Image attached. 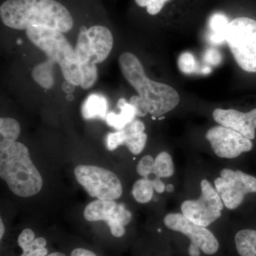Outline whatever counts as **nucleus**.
I'll list each match as a JSON object with an SVG mask.
<instances>
[{
  "label": "nucleus",
  "mask_w": 256,
  "mask_h": 256,
  "mask_svg": "<svg viewBox=\"0 0 256 256\" xmlns=\"http://www.w3.org/2000/svg\"><path fill=\"white\" fill-rule=\"evenodd\" d=\"M166 228L186 236L206 255H214L218 252L220 244L208 229L188 220L182 214L172 213L164 217Z\"/></svg>",
  "instance_id": "11"
},
{
  "label": "nucleus",
  "mask_w": 256,
  "mask_h": 256,
  "mask_svg": "<svg viewBox=\"0 0 256 256\" xmlns=\"http://www.w3.org/2000/svg\"><path fill=\"white\" fill-rule=\"evenodd\" d=\"M178 67L180 72L184 74H192L198 72V64L196 58L192 53L183 52L178 58Z\"/></svg>",
  "instance_id": "24"
},
{
  "label": "nucleus",
  "mask_w": 256,
  "mask_h": 256,
  "mask_svg": "<svg viewBox=\"0 0 256 256\" xmlns=\"http://www.w3.org/2000/svg\"><path fill=\"white\" fill-rule=\"evenodd\" d=\"M201 249L200 248L194 244H190V247H188V254L190 256H200L201 255V252H200Z\"/></svg>",
  "instance_id": "36"
},
{
  "label": "nucleus",
  "mask_w": 256,
  "mask_h": 256,
  "mask_svg": "<svg viewBox=\"0 0 256 256\" xmlns=\"http://www.w3.org/2000/svg\"><path fill=\"white\" fill-rule=\"evenodd\" d=\"M46 256H66L63 252H54L50 254H47Z\"/></svg>",
  "instance_id": "40"
},
{
  "label": "nucleus",
  "mask_w": 256,
  "mask_h": 256,
  "mask_svg": "<svg viewBox=\"0 0 256 256\" xmlns=\"http://www.w3.org/2000/svg\"><path fill=\"white\" fill-rule=\"evenodd\" d=\"M82 74V82L80 87L84 89H88L95 84L98 79V69L94 60L87 64L80 65Z\"/></svg>",
  "instance_id": "23"
},
{
  "label": "nucleus",
  "mask_w": 256,
  "mask_h": 256,
  "mask_svg": "<svg viewBox=\"0 0 256 256\" xmlns=\"http://www.w3.org/2000/svg\"><path fill=\"white\" fill-rule=\"evenodd\" d=\"M174 172V163L169 153L162 152L154 160V172L156 178H168Z\"/></svg>",
  "instance_id": "21"
},
{
  "label": "nucleus",
  "mask_w": 256,
  "mask_h": 256,
  "mask_svg": "<svg viewBox=\"0 0 256 256\" xmlns=\"http://www.w3.org/2000/svg\"><path fill=\"white\" fill-rule=\"evenodd\" d=\"M89 41L95 64L102 63L110 54L114 45V37L108 28L96 25L88 30Z\"/></svg>",
  "instance_id": "13"
},
{
  "label": "nucleus",
  "mask_w": 256,
  "mask_h": 256,
  "mask_svg": "<svg viewBox=\"0 0 256 256\" xmlns=\"http://www.w3.org/2000/svg\"><path fill=\"white\" fill-rule=\"evenodd\" d=\"M84 216L88 222H106L111 234L120 238L126 233L124 227L132 220V214L122 204L108 200H95L87 205Z\"/></svg>",
  "instance_id": "9"
},
{
  "label": "nucleus",
  "mask_w": 256,
  "mask_h": 256,
  "mask_svg": "<svg viewBox=\"0 0 256 256\" xmlns=\"http://www.w3.org/2000/svg\"><path fill=\"white\" fill-rule=\"evenodd\" d=\"M75 88L76 86L74 84L66 80L62 85V90L67 94H73L74 90H75Z\"/></svg>",
  "instance_id": "35"
},
{
  "label": "nucleus",
  "mask_w": 256,
  "mask_h": 256,
  "mask_svg": "<svg viewBox=\"0 0 256 256\" xmlns=\"http://www.w3.org/2000/svg\"><path fill=\"white\" fill-rule=\"evenodd\" d=\"M174 190V186H173L171 184H169L166 185V191L169 192V193H172Z\"/></svg>",
  "instance_id": "39"
},
{
  "label": "nucleus",
  "mask_w": 256,
  "mask_h": 256,
  "mask_svg": "<svg viewBox=\"0 0 256 256\" xmlns=\"http://www.w3.org/2000/svg\"><path fill=\"white\" fill-rule=\"evenodd\" d=\"M200 72H201L202 74H205V75H206V74H210V72H212V68L206 66L203 67V68L201 69Z\"/></svg>",
  "instance_id": "38"
},
{
  "label": "nucleus",
  "mask_w": 256,
  "mask_h": 256,
  "mask_svg": "<svg viewBox=\"0 0 256 256\" xmlns=\"http://www.w3.org/2000/svg\"><path fill=\"white\" fill-rule=\"evenodd\" d=\"M118 108L120 110L119 114L111 112L107 114L106 121L108 126L114 128L118 130H124L133 120L136 119V110L133 106L124 98L118 101Z\"/></svg>",
  "instance_id": "14"
},
{
  "label": "nucleus",
  "mask_w": 256,
  "mask_h": 256,
  "mask_svg": "<svg viewBox=\"0 0 256 256\" xmlns=\"http://www.w3.org/2000/svg\"><path fill=\"white\" fill-rule=\"evenodd\" d=\"M126 138H127V134L124 130H121L116 132L109 133L106 140L107 149L110 151L114 150L119 146L124 144Z\"/></svg>",
  "instance_id": "26"
},
{
  "label": "nucleus",
  "mask_w": 256,
  "mask_h": 256,
  "mask_svg": "<svg viewBox=\"0 0 256 256\" xmlns=\"http://www.w3.org/2000/svg\"><path fill=\"white\" fill-rule=\"evenodd\" d=\"M236 248L240 256H256V230L242 229L236 234Z\"/></svg>",
  "instance_id": "16"
},
{
  "label": "nucleus",
  "mask_w": 256,
  "mask_h": 256,
  "mask_svg": "<svg viewBox=\"0 0 256 256\" xmlns=\"http://www.w3.org/2000/svg\"><path fill=\"white\" fill-rule=\"evenodd\" d=\"M30 41L46 55L54 64H58L66 80L80 86L82 74L75 50L62 32L52 28L32 26L26 30Z\"/></svg>",
  "instance_id": "4"
},
{
  "label": "nucleus",
  "mask_w": 256,
  "mask_h": 256,
  "mask_svg": "<svg viewBox=\"0 0 256 256\" xmlns=\"http://www.w3.org/2000/svg\"><path fill=\"white\" fill-rule=\"evenodd\" d=\"M154 160L150 156H143L137 166L138 174L143 178H148L154 172Z\"/></svg>",
  "instance_id": "28"
},
{
  "label": "nucleus",
  "mask_w": 256,
  "mask_h": 256,
  "mask_svg": "<svg viewBox=\"0 0 256 256\" xmlns=\"http://www.w3.org/2000/svg\"><path fill=\"white\" fill-rule=\"evenodd\" d=\"M151 182L153 188L158 193L162 194L166 190L164 184L160 180L159 178H154V180H151Z\"/></svg>",
  "instance_id": "34"
},
{
  "label": "nucleus",
  "mask_w": 256,
  "mask_h": 256,
  "mask_svg": "<svg viewBox=\"0 0 256 256\" xmlns=\"http://www.w3.org/2000/svg\"><path fill=\"white\" fill-rule=\"evenodd\" d=\"M75 52L80 65L88 63L92 60L94 62V54L88 35V28L86 26H82L80 28Z\"/></svg>",
  "instance_id": "20"
},
{
  "label": "nucleus",
  "mask_w": 256,
  "mask_h": 256,
  "mask_svg": "<svg viewBox=\"0 0 256 256\" xmlns=\"http://www.w3.org/2000/svg\"><path fill=\"white\" fill-rule=\"evenodd\" d=\"M158 232H161V229H158Z\"/></svg>",
  "instance_id": "42"
},
{
  "label": "nucleus",
  "mask_w": 256,
  "mask_h": 256,
  "mask_svg": "<svg viewBox=\"0 0 256 256\" xmlns=\"http://www.w3.org/2000/svg\"><path fill=\"white\" fill-rule=\"evenodd\" d=\"M70 256H97V255L92 250L78 248L74 249L70 254Z\"/></svg>",
  "instance_id": "33"
},
{
  "label": "nucleus",
  "mask_w": 256,
  "mask_h": 256,
  "mask_svg": "<svg viewBox=\"0 0 256 256\" xmlns=\"http://www.w3.org/2000/svg\"><path fill=\"white\" fill-rule=\"evenodd\" d=\"M66 100L68 101V102H72V101L74 100L75 99V97L73 95V94H67L66 97Z\"/></svg>",
  "instance_id": "41"
},
{
  "label": "nucleus",
  "mask_w": 256,
  "mask_h": 256,
  "mask_svg": "<svg viewBox=\"0 0 256 256\" xmlns=\"http://www.w3.org/2000/svg\"><path fill=\"white\" fill-rule=\"evenodd\" d=\"M146 139L148 136L144 132L138 134H130L127 136L124 146H127L132 154L138 156L144 150L146 146Z\"/></svg>",
  "instance_id": "25"
},
{
  "label": "nucleus",
  "mask_w": 256,
  "mask_h": 256,
  "mask_svg": "<svg viewBox=\"0 0 256 256\" xmlns=\"http://www.w3.org/2000/svg\"><path fill=\"white\" fill-rule=\"evenodd\" d=\"M0 18L6 26L18 30L40 26L66 33L74 26L68 10L56 0H6L0 6Z\"/></svg>",
  "instance_id": "2"
},
{
  "label": "nucleus",
  "mask_w": 256,
  "mask_h": 256,
  "mask_svg": "<svg viewBox=\"0 0 256 256\" xmlns=\"http://www.w3.org/2000/svg\"><path fill=\"white\" fill-rule=\"evenodd\" d=\"M206 138L216 156L225 159L238 158L252 149V142L236 131L224 126H215L207 131Z\"/></svg>",
  "instance_id": "10"
},
{
  "label": "nucleus",
  "mask_w": 256,
  "mask_h": 256,
  "mask_svg": "<svg viewBox=\"0 0 256 256\" xmlns=\"http://www.w3.org/2000/svg\"><path fill=\"white\" fill-rule=\"evenodd\" d=\"M226 42L237 64L245 72H256V21L234 18L228 24Z\"/></svg>",
  "instance_id": "5"
},
{
  "label": "nucleus",
  "mask_w": 256,
  "mask_h": 256,
  "mask_svg": "<svg viewBox=\"0 0 256 256\" xmlns=\"http://www.w3.org/2000/svg\"><path fill=\"white\" fill-rule=\"evenodd\" d=\"M201 190L198 200H186L182 204V214L194 223L207 227L220 218L224 204L208 180H202Z\"/></svg>",
  "instance_id": "7"
},
{
  "label": "nucleus",
  "mask_w": 256,
  "mask_h": 256,
  "mask_svg": "<svg viewBox=\"0 0 256 256\" xmlns=\"http://www.w3.org/2000/svg\"><path fill=\"white\" fill-rule=\"evenodd\" d=\"M124 130L127 136L141 134V133L144 132L146 126H144V124H143L142 121L134 119L130 124H128Z\"/></svg>",
  "instance_id": "31"
},
{
  "label": "nucleus",
  "mask_w": 256,
  "mask_h": 256,
  "mask_svg": "<svg viewBox=\"0 0 256 256\" xmlns=\"http://www.w3.org/2000/svg\"><path fill=\"white\" fill-rule=\"evenodd\" d=\"M220 178H216V190L228 210L238 208L244 201L246 195L256 192V178L240 170L223 169Z\"/></svg>",
  "instance_id": "8"
},
{
  "label": "nucleus",
  "mask_w": 256,
  "mask_h": 256,
  "mask_svg": "<svg viewBox=\"0 0 256 256\" xmlns=\"http://www.w3.org/2000/svg\"><path fill=\"white\" fill-rule=\"evenodd\" d=\"M74 174L78 182L94 198L114 201L122 196V184L110 170L92 165H78Z\"/></svg>",
  "instance_id": "6"
},
{
  "label": "nucleus",
  "mask_w": 256,
  "mask_h": 256,
  "mask_svg": "<svg viewBox=\"0 0 256 256\" xmlns=\"http://www.w3.org/2000/svg\"><path fill=\"white\" fill-rule=\"evenodd\" d=\"M118 62L122 76L139 94L128 102L134 108L136 116L144 117L150 114L160 117L178 106L180 99L178 92L169 85L148 78L136 55L124 52L120 56Z\"/></svg>",
  "instance_id": "1"
},
{
  "label": "nucleus",
  "mask_w": 256,
  "mask_h": 256,
  "mask_svg": "<svg viewBox=\"0 0 256 256\" xmlns=\"http://www.w3.org/2000/svg\"><path fill=\"white\" fill-rule=\"evenodd\" d=\"M0 176L10 191L24 198L37 194L43 186L28 148L21 142H14L0 150Z\"/></svg>",
  "instance_id": "3"
},
{
  "label": "nucleus",
  "mask_w": 256,
  "mask_h": 256,
  "mask_svg": "<svg viewBox=\"0 0 256 256\" xmlns=\"http://www.w3.org/2000/svg\"><path fill=\"white\" fill-rule=\"evenodd\" d=\"M4 223H3L2 220H0V238L2 239L3 236H4Z\"/></svg>",
  "instance_id": "37"
},
{
  "label": "nucleus",
  "mask_w": 256,
  "mask_h": 256,
  "mask_svg": "<svg viewBox=\"0 0 256 256\" xmlns=\"http://www.w3.org/2000/svg\"><path fill=\"white\" fill-rule=\"evenodd\" d=\"M154 194V188L151 180L148 178L138 180L133 184L132 194L134 200L141 204L150 202Z\"/></svg>",
  "instance_id": "22"
},
{
  "label": "nucleus",
  "mask_w": 256,
  "mask_h": 256,
  "mask_svg": "<svg viewBox=\"0 0 256 256\" xmlns=\"http://www.w3.org/2000/svg\"><path fill=\"white\" fill-rule=\"evenodd\" d=\"M20 132L21 128L16 120L2 118L0 119V150L16 142Z\"/></svg>",
  "instance_id": "17"
},
{
  "label": "nucleus",
  "mask_w": 256,
  "mask_h": 256,
  "mask_svg": "<svg viewBox=\"0 0 256 256\" xmlns=\"http://www.w3.org/2000/svg\"><path fill=\"white\" fill-rule=\"evenodd\" d=\"M107 110V99L99 94H92L89 96L82 105V116L85 120H106Z\"/></svg>",
  "instance_id": "15"
},
{
  "label": "nucleus",
  "mask_w": 256,
  "mask_h": 256,
  "mask_svg": "<svg viewBox=\"0 0 256 256\" xmlns=\"http://www.w3.org/2000/svg\"><path fill=\"white\" fill-rule=\"evenodd\" d=\"M54 64L48 60L44 63L38 64L32 70V78L44 88H52L54 84Z\"/></svg>",
  "instance_id": "19"
},
{
  "label": "nucleus",
  "mask_w": 256,
  "mask_h": 256,
  "mask_svg": "<svg viewBox=\"0 0 256 256\" xmlns=\"http://www.w3.org/2000/svg\"><path fill=\"white\" fill-rule=\"evenodd\" d=\"M213 118L217 124L236 131L248 139H255L256 108L248 112L228 109L217 108L214 111Z\"/></svg>",
  "instance_id": "12"
},
{
  "label": "nucleus",
  "mask_w": 256,
  "mask_h": 256,
  "mask_svg": "<svg viewBox=\"0 0 256 256\" xmlns=\"http://www.w3.org/2000/svg\"><path fill=\"white\" fill-rule=\"evenodd\" d=\"M48 254V249L46 248H44L34 249L32 248L28 252H23L21 256H46Z\"/></svg>",
  "instance_id": "32"
},
{
  "label": "nucleus",
  "mask_w": 256,
  "mask_h": 256,
  "mask_svg": "<svg viewBox=\"0 0 256 256\" xmlns=\"http://www.w3.org/2000/svg\"><path fill=\"white\" fill-rule=\"evenodd\" d=\"M204 62L212 66L220 65L222 62V56L218 50L214 48H208L204 54Z\"/></svg>",
  "instance_id": "30"
},
{
  "label": "nucleus",
  "mask_w": 256,
  "mask_h": 256,
  "mask_svg": "<svg viewBox=\"0 0 256 256\" xmlns=\"http://www.w3.org/2000/svg\"><path fill=\"white\" fill-rule=\"evenodd\" d=\"M35 234L31 228H25L18 237V246L22 249L23 252L31 250L32 246L35 240Z\"/></svg>",
  "instance_id": "29"
},
{
  "label": "nucleus",
  "mask_w": 256,
  "mask_h": 256,
  "mask_svg": "<svg viewBox=\"0 0 256 256\" xmlns=\"http://www.w3.org/2000/svg\"><path fill=\"white\" fill-rule=\"evenodd\" d=\"M141 8H146V12L151 15H156L162 9L168 0H134Z\"/></svg>",
  "instance_id": "27"
},
{
  "label": "nucleus",
  "mask_w": 256,
  "mask_h": 256,
  "mask_svg": "<svg viewBox=\"0 0 256 256\" xmlns=\"http://www.w3.org/2000/svg\"><path fill=\"white\" fill-rule=\"evenodd\" d=\"M228 18L224 14H214L208 20V26L210 30V40L214 44H222L226 42V30L228 28Z\"/></svg>",
  "instance_id": "18"
}]
</instances>
